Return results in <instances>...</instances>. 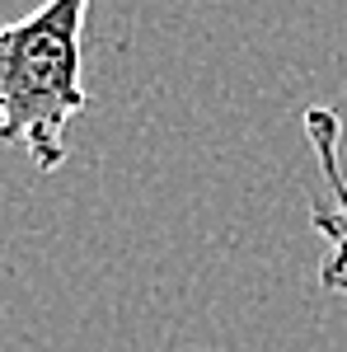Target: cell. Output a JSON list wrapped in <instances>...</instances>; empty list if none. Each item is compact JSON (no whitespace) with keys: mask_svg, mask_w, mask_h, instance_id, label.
<instances>
[{"mask_svg":"<svg viewBox=\"0 0 347 352\" xmlns=\"http://www.w3.org/2000/svg\"><path fill=\"white\" fill-rule=\"evenodd\" d=\"M94 0H43L0 24V146L24 151L38 174L66 164V127L89 109L85 19Z\"/></svg>","mask_w":347,"mask_h":352,"instance_id":"1","label":"cell"},{"mask_svg":"<svg viewBox=\"0 0 347 352\" xmlns=\"http://www.w3.org/2000/svg\"><path fill=\"white\" fill-rule=\"evenodd\" d=\"M305 136H310V146H315V160H320L324 179H328V188H333V207H324V202H310V226L320 230L324 240H333V235H347V174H343V151H338V136H343V118L333 109H305Z\"/></svg>","mask_w":347,"mask_h":352,"instance_id":"2","label":"cell"},{"mask_svg":"<svg viewBox=\"0 0 347 352\" xmlns=\"http://www.w3.org/2000/svg\"><path fill=\"white\" fill-rule=\"evenodd\" d=\"M320 287L333 292V296H347V235L328 240V254H324V263H320Z\"/></svg>","mask_w":347,"mask_h":352,"instance_id":"3","label":"cell"}]
</instances>
